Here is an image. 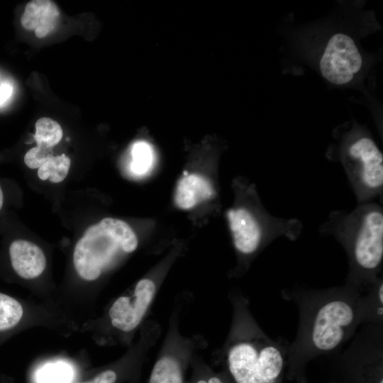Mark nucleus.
Returning <instances> with one entry per match:
<instances>
[{"mask_svg":"<svg viewBox=\"0 0 383 383\" xmlns=\"http://www.w3.org/2000/svg\"><path fill=\"white\" fill-rule=\"evenodd\" d=\"M192 374L185 383H228L223 375L218 373L198 353L191 362Z\"/></svg>","mask_w":383,"mask_h":383,"instance_id":"nucleus-17","label":"nucleus"},{"mask_svg":"<svg viewBox=\"0 0 383 383\" xmlns=\"http://www.w3.org/2000/svg\"><path fill=\"white\" fill-rule=\"evenodd\" d=\"M12 93L13 87L9 82H4L0 84V106L11 97Z\"/></svg>","mask_w":383,"mask_h":383,"instance_id":"nucleus-21","label":"nucleus"},{"mask_svg":"<svg viewBox=\"0 0 383 383\" xmlns=\"http://www.w3.org/2000/svg\"><path fill=\"white\" fill-rule=\"evenodd\" d=\"M160 287L157 278L147 277L140 279L130 293L118 297L110 306V326L122 334H131L143 326Z\"/></svg>","mask_w":383,"mask_h":383,"instance_id":"nucleus-8","label":"nucleus"},{"mask_svg":"<svg viewBox=\"0 0 383 383\" xmlns=\"http://www.w3.org/2000/svg\"><path fill=\"white\" fill-rule=\"evenodd\" d=\"M62 129L55 121L43 117L35 123L34 135L37 146L52 149L62 138Z\"/></svg>","mask_w":383,"mask_h":383,"instance_id":"nucleus-14","label":"nucleus"},{"mask_svg":"<svg viewBox=\"0 0 383 383\" xmlns=\"http://www.w3.org/2000/svg\"><path fill=\"white\" fill-rule=\"evenodd\" d=\"M131 170L136 174L145 173L151 167L153 153L151 146L145 141L136 142L131 150Z\"/></svg>","mask_w":383,"mask_h":383,"instance_id":"nucleus-19","label":"nucleus"},{"mask_svg":"<svg viewBox=\"0 0 383 383\" xmlns=\"http://www.w3.org/2000/svg\"><path fill=\"white\" fill-rule=\"evenodd\" d=\"M145 358L140 359L127 367H111L99 372L91 379L79 383H118L121 380L139 374Z\"/></svg>","mask_w":383,"mask_h":383,"instance_id":"nucleus-15","label":"nucleus"},{"mask_svg":"<svg viewBox=\"0 0 383 383\" xmlns=\"http://www.w3.org/2000/svg\"><path fill=\"white\" fill-rule=\"evenodd\" d=\"M319 65L326 80L341 85L350 82L360 70L362 58L353 38L339 33L328 40Z\"/></svg>","mask_w":383,"mask_h":383,"instance_id":"nucleus-9","label":"nucleus"},{"mask_svg":"<svg viewBox=\"0 0 383 383\" xmlns=\"http://www.w3.org/2000/svg\"><path fill=\"white\" fill-rule=\"evenodd\" d=\"M22 304L15 298L0 292V335L15 328L23 316Z\"/></svg>","mask_w":383,"mask_h":383,"instance_id":"nucleus-13","label":"nucleus"},{"mask_svg":"<svg viewBox=\"0 0 383 383\" xmlns=\"http://www.w3.org/2000/svg\"><path fill=\"white\" fill-rule=\"evenodd\" d=\"M226 218L234 248L243 260H248L280 237L296 240L304 228L299 218L275 216L260 202L255 207L234 206L227 211Z\"/></svg>","mask_w":383,"mask_h":383,"instance_id":"nucleus-4","label":"nucleus"},{"mask_svg":"<svg viewBox=\"0 0 383 383\" xmlns=\"http://www.w3.org/2000/svg\"><path fill=\"white\" fill-rule=\"evenodd\" d=\"M72 377L71 367L62 362H50L42 367L36 374L38 383H70Z\"/></svg>","mask_w":383,"mask_h":383,"instance_id":"nucleus-18","label":"nucleus"},{"mask_svg":"<svg viewBox=\"0 0 383 383\" xmlns=\"http://www.w3.org/2000/svg\"><path fill=\"white\" fill-rule=\"evenodd\" d=\"M333 237L349 260V282H375L383 260V206L377 201L358 204L352 211L334 210L320 226Z\"/></svg>","mask_w":383,"mask_h":383,"instance_id":"nucleus-2","label":"nucleus"},{"mask_svg":"<svg viewBox=\"0 0 383 383\" xmlns=\"http://www.w3.org/2000/svg\"><path fill=\"white\" fill-rule=\"evenodd\" d=\"M357 306L346 296L321 301L314 309L306 328L308 348L311 352H329L336 348L357 323Z\"/></svg>","mask_w":383,"mask_h":383,"instance_id":"nucleus-7","label":"nucleus"},{"mask_svg":"<svg viewBox=\"0 0 383 383\" xmlns=\"http://www.w3.org/2000/svg\"><path fill=\"white\" fill-rule=\"evenodd\" d=\"M379 383H383V381H382V380H381V381H380V382H379Z\"/></svg>","mask_w":383,"mask_h":383,"instance_id":"nucleus-23","label":"nucleus"},{"mask_svg":"<svg viewBox=\"0 0 383 383\" xmlns=\"http://www.w3.org/2000/svg\"><path fill=\"white\" fill-rule=\"evenodd\" d=\"M215 191L204 177L187 174L178 182L174 196L176 205L182 209H189L198 203L213 198Z\"/></svg>","mask_w":383,"mask_h":383,"instance_id":"nucleus-12","label":"nucleus"},{"mask_svg":"<svg viewBox=\"0 0 383 383\" xmlns=\"http://www.w3.org/2000/svg\"><path fill=\"white\" fill-rule=\"evenodd\" d=\"M60 18L57 5L50 0H33L29 1L21 16L23 27L34 30L35 35L42 38L54 30Z\"/></svg>","mask_w":383,"mask_h":383,"instance_id":"nucleus-11","label":"nucleus"},{"mask_svg":"<svg viewBox=\"0 0 383 383\" xmlns=\"http://www.w3.org/2000/svg\"><path fill=\"white\" fill-rule=\"evenodd\" d=\"M70 159L65 154L53 156L38 168V175L42 180L49 179L53 183H59L67 177Z\"/></svg>","mask_w":383,"mask_h":383,"instance_id":"nucleus-16","label":"nucleus"},{"mask_svg":"<svg viewBox=\"0 0 383 383\" xmlns=\"http://www.w3.org/2000/svg\"><path fill=\"white\" fill-rule=\"evenodd\" d=\"M192 296L187 292L176 296L167 332L147 383H185L193 357L207 347V340L201 335L181 333L182 314Z\"/></svg>","mask_w":383,"mask_h":383,"instance_id":"nucleus-5","label":"nucleus"},{"mask_svg":"<svg viewBox=\"0 0 383 383\" xmlns=\"http://www.w3.org/2000/svg\"><path fill=\"white\" fill-rule=\"evenodd\" d=\"M138 238L125 221L105 218L88 228L77 243L73 262L77 274L84 279L94 281L116 259L133 252Z\"/></svg>","mask_w":383,"mask_h":383,"instance_id":"nucleus-3","label":"nucleus"},{"mask_svg":"<svg viewBox=\"0 0 383 383\" xmlns=\"http://www.w3.org/2000/svg\"><path fill=\"white\" fill-rule=\"evenodd\" d=\"M355 131L342 143L341 163L357 204L382 201L383 155L369 135Z\"/></svg>","mask_w":383,"mask_h":383,"instance_id":"nucleus-6","label":"nucleus"},{"mask_svg":"<svg viewBox=\"0 0 383 383\" xmlns=\"http://www.w3.org/2000/svg\"><path fill=\"white\" fill-rule=\"evenodd\" d=\"M52 149L36 146L30 149L24 156V162L29 168L36 169L52 157Z\"/></svg>","mask_w":383,"mask_h":383,"instance_id":"nucleus-20","label":"nucleus"},{"mask_svg":"<svg viewBox=\"0 0 383 383\" xmlns=\"http://www.w3.org/2000/svg\"><path fill=\"white\" fill-rule=\"evenodd\" d=\"M8 254L12 270L23 279H34L45 268L46 258L43 250L28 240H13L9 246Z\"/></svg>","mask_w":383,"mask_h":383,"instance_id":"nucleus-10","label":"nucleus"},{"mask_svg":"<svg viewBox=\"0 0 383 383\" xmlns=\"http://www.w3.org/2000/svg\"><path fill=\"white\" fill-rule=\"evenodd\" d=\"M229 299L232 321L219 360L235 383H275L283 369V348L260 329L245 296L230 293Z\"/></svg>","mask_w":383,"mask_h":383,"instance_id":"nucleus-1","label":"nucleus"},{"mask_svg":"<svg viewBox=\"0 0 383 383\" xmlns=\"http://www.w3.org/2000/svg\"><path fill=\"white\" fill-rule=\"evenodd\" d=\"M4 201V196L2 188L0 185V211L1 210L3 207Z\"/></svg>","mask_w":383,"mask_h":383,"instance_id":"nucleus-22","label":"nucleus"}]
</instances>
